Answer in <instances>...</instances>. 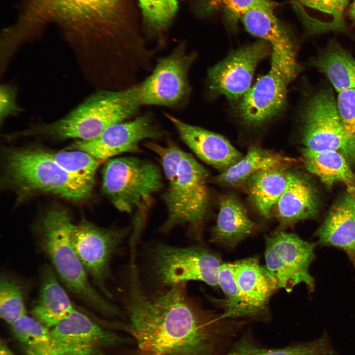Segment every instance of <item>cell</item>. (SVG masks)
I'll use <instances>...</instances> for the list:
<instances>
[{"instance_id": "6da1fadb", "label": "cell", "mask_w": 355, "mask_h": 355, "mask_svg": "<svg viewBox=\"0 0 355 355\" xmlns=\"http://www.w3.org/2000/svg\"><path fill=\"white\" fill-rule=\"evenodd\" d=\"M126 272L121 291L125 322L115 324L133 337L138 355H226L245 325L201 308L188 295L186 283L150 292L136 262Z\"/></svg>"}, {"instance_id": "7a4b0ae2", "label": "cell", "mask_w": 355, "mask_h": 355, "mask_svg": "<svg viewBox=\"0 0 355 355\" xmlns=\"http://www.w3.org/2000/svg\"><path fill=\"white\" fill-rule=\"evenodd\" d=\"M15 35L25 39L49 23L64 31L79 59L118 56L127 48L119 42L122 0H25Z\"/></svg>"}, {"instance_id": "3957f363", "label": "cell", "mask_w": 355, "mask_h": 355, "mask_svg": "<svg viewBox=\"0 0 355 355\" xmlns=\"http://www.w3.org/2000/svg\"><path fill=\"white\" fill-rule=\"evenodd\" d=\"M146 146L160 158L168 182L163 197L168 215L161 232L168 233L182 226L200 240L210 202L208 172L173 142L166 145L149 142Z\"/></svg>"}, {"instance_id": "277c9868", "label": "cell", "mask_w": 355, "mask_h": 355, "mask_svg": "<svg viewBox=\"0 0 355 355\" xmlns=\"http://www.w3.org/2000/svg\"><path fill=\"white\" fill-rule=\"evenodd\" d=\"M73 225L71 217L65 210L53 209L47 212L36 228L39 248L51 262L64 286L74 296L103 315L122 317V311L91 285L72 245Z\"/></svg>"}, {"instance_id": "5b68a950", "label": "cell", "mask_w": 355, "mask_h": 355, "mask_svg": "<svg viewBox=\"0 0 355 355\" xmlns=\"http://www.w3.org/2000/svg\"><path fill=\"white\" fill-rule=\"evenodd\" d=\"M141 106L135 85L119 90L102 89L62 118L35 125L17 135L58 140H90L111 125L133 117Z\"/></svg>"}, {"instance_id": "8992f818", "label": "cell", "mask_w": 355, "mask_h": 355, "mask_svg": "<svg viewBox=\"0 0 355 355\" xmlns=\"http://www.w3.org/2000/svg\"><path fill=\"white\" fill-rule=\"evenodd\" d=\"M3 166L5 182L23 195L47 193L80 201L92 193L93 188L70 176L54 161L51 152L42 149H7Z\"/></svg>"}, {"instance_id": "52a82bcc", "label": "cell", "mask_w": 355, "mask_h": 355, "mask_svg": "<svg viewBox=\"0 0 355 355\" xmlns=\"http://www.w3.org/2000/svg\"><path fill=\"white\" fill-rule=\"evenodd\" d=\"M163 185L159 167L138 158H111L103 168V191L121 212L145 210Z\"/></svg>"}, {"instance_id": "ba28073f", "label": "cell", "mask_w": 355, "mask_h": 355, "mask_svg": "<svg viewBox=\"0 0 355 355\" xmlns=\"http://www.w3.org/2000/svg\"><path fill=\"white\" fill-rule=\"evenodd\" d=\"M149 256L151 270L163 287L189 281L218 285L221 260L216 253L205 247L158 244L151 248Z\"/></svg>"}, {"instance_id": "9c48e42d", "label": "cell", "mask_w": 355, "mask_h": 355, "mask_svg": "<svg viewBox=\"0 0 355 355\" xmlns=\"http://www.w3.org/2000/svg\"><path fill=\"white\" fill-rule=\"evenodd\" d=\"M301 138L308 149L335 150L355 161V148L345 132L332 89H320L311 95L301 110Z\"/></svg>"}, {"instance_id": "30bf717a", "label": "cell", "mask_w": 355, "mask_h": 355, "mask_svg": "<svg viewBox=\"0 0 355 355\" xmlns=\"http://www.w3.org/2000/svg\"><path fill=\"white\" fill-rule=\"evenodd\" d=\"M197 56L194 52L188 53L185 44L180 43L158 59L152 73L135 84L141 106H185L191 94L188 73Z\"/></svg>"}, {"instance_id": "8fae6325", "label": "cell", "mask_w": 355, "mask_h": 355, "mask_svg": "<svg viewBox=\"0 0 355 355\" xmlns=\"http://www.w3.org/2000/svg\"><path fill=\"white\" fill-rule=\"evenodd\" d=\"M130 229H106L82 219L71 231L72 246L94 283L109 300L114 296L107 283L112 279L110 261Z\"/></svg>"}, {"instance_id": "7c38bea8", "label": "cell", "mask_w": 355, "mask_h": 355, "mask_svg": "<svg viewBox=\"0 0 355 355\" xmlns=\"http://www.w3.org/2000/svg\"><path fill=\"white\" fill-rule=\"evenodd\" d=\"M265 267L276 281L278 288L290 292L304 283L309 290L314 288V279L309 266L315 258L316 244L304 241L296 234L280 230L266 238Z\"/></svg>"}, {"instance_id": "4fadbf2b", "label": "cell", "mask_w": 355, "mask_h": 355, "mask_svg": "<svg viewBox=\"0 0 355 355\" xmlns=\"http://www.w3.org/2000/svg\"><path fill=\"white\" fill-rule=\"evenodd\" d=\"M292 80L280 62L271 59L269 71L237 102L236 112L241 122L258 128L279 116L286 106V88Z\"/></svg>"}, {"instance_id": "5bb4252c", "label": "cell", "mask_w": 355, "mask_h": 355, "mask_svg": "<svg viewBox=\"0 0 355 355\" xmlns=\"http://www.w3.org/2000/svg\"><path fill=\"white\" fill-rule=\"evenodd\" d=\"M270 44L259 40L231 51L223 60L209 69L208 88L213 95L238 102L251 87L258 64L271 54Z\"/></svg>"}, {"instance_id": "9a60e30c", "label": "cell", "mask_w": 355, "mask_h": 355, "mask_svg": "<svg viewBox=\"0 0 355 355\" xmlns=\"http://www.w3.org/2000/svg\"><path fill=\"white\" fill-rule=\"evenodd\" d=\"M161 134L152 115L145 113L113 124L93 139L77 140L69 148L85 151L103 162L121 153L140 152L142 141L157 139Z\"/></svg>"}, {"instance_id": "2e32d148", "label": "cell", "mask_w": 355, "mask_h": 355, "mask_svg": "<svg viewBox=\"0 0 355 355\" xmlns=\"http://www.w3.org/2000/svg\"><path fill=\"white\" fill-rule=\"evenodd\" d=\"M51 331L65 355H106L105 349L126 342L75 309Z\"/></svg>"}, {"instance_id": "e0dca14e", "label": "cell", "mask_w": 355, "mask_h": 355, "mask_svg": "<svg viewBox=\"0 0 355 355\" xmlns=\"http://www.w3.org/2000/svg\"><path fill=\"white\" fill-rule=\"evenodd\" d=\"M233 264L243 318L265 320L268 316L269 299L278 288L276 281L256 257L237 260Z\"/></svg>"}, {"instance_id": "ac0fdd59", "label": "cell", "mask_w": 355, "mask_h": 355, "mask_svg": "<svg viewBox=\"0 0 355 355\" xmlns=\"http://www.w3.org/2000/svg\"><path fill=\"white\" fill-rule=\"evenodd\" d=\"M182 141L204 162L221 172L238 162L243 154L226 138L202 127L184 122L167 112Z\"/></svg>"}, {"instance_id": "d6986e66", "label": "cell", "mask_w": 355, "mask_h": 355, "mask_svg": "<svg viewBox=\"0 0 355 355\" xmlns=\"http://www.w3.org/2000/svg\"><path fill=\"white\" fill-rule=\"evenodd\" d=\"M274 207L282 228L314 217L318 213L317 199L312 187L299 174L289 169L285 188Z\"/></svg>"}, {"instance_id": "ffe728a7", "label": "cell", "mask_w": 355, "mask_h": 355, "mask_svg": "<svg viewBox=\"0 0 355 355\" xmlns=\"http://www.w3.org/2000/svg\"><path fill=\"white\" fill-rule=\"evenodd\" d=\"M349 0H293L292 5L306 34L329 32L350 34L344 17Z\"/></svg>"}, {"instance_id": "44dd1931", "label": "cell", "mask_w": 355, "mask_h": 355, "mask_svg": "<svg viewBox=\"0 0 355 355\" xmlns=\"http://www.w3.org/2000/svg\"><path fill=\"white\" fill-rule=\"evenodd\" d=\"M57 276L50 266L41 268L39 293L31 311L35 318L48 328L56 326L75 309Z\"/></svg>"}, {"instance_id": "7402d4cb", "label": "cell", "mask_w": 355, "mask_h": 355, "mask_svg": "<svg viewBox=\"0 0 355 355\" xmlns=\"http://www.w3.org/2000/svg\"><path fill=\"white\" fill-rule=\"evenodd\" d=\"M272 9L256 8L244 13L241 19L251 35L268 42L271 51L289 64L300 67L296 60V45L291 34L277 19Z\"/></svg>"}, {"instance_id": "603a6c76", "label": "cell", "mask_w": 355, "mask_h": 355, "mask_svg": "<svg viewBox=\"0 0 355 355\" xmlns=\"http://www.w3.org/2000/svg\"><path fill=\"white\" fill-rule=\"evenodd\" d=\"M255 229V224L236 196L226 194L220 197L216 222L212 231V242L232 248Z\"/></svg>"}, {"instance_id": "cb8c5ba5", "label": "cell", "mask_w": 355, "mask_h": 355, "mask_svg": "<svg viewBox=\"0 0 355 355\" xmlns=\"http://www.w3.org/2000/svg\"><path fill=\"white\" fill-rule=\"evenodd\" d=\"M324 74L338 93L355 88V59L335 39H330L310 61Z\"/></svg>"}, {"instance_id": "d4e9b609", "label": "cell", "mask_w": 355, "mask_h": 355, "mask_svg": "<svg viewBox=\"0 0 355 355\" xmlns=\"http://www.w3.org/2000/svg\"><path fill=\"white\" fill-rule=\"evenodd\" d=\"M316 234L320 244L344 250L355 268V214L345 197L332 208Z\"/></svg>"}, {"instance_id": "484cf974", "label": "cell", "mask_w": 355, "mask_h": 355, "mask_svg": "<svg viewBox=\"0 0 355 355\" xmlns=\"http://www.w3.org/2000/svg\"><path fill=\"white\" fill-rule=\"evenodd\" d=\"M302 155L306 170L318 177L327 187L341 182L347 187L348 192L355 190V174L346 158L340 152L316 151L304 147Z\"/></svg>"}, {"instance_id": "4316f807", "label": "cell", "mask_w": 355, "mask_h": 355, "mask_svg": "<svg viewBox=\"0 0 355 355\" xmlns=\"http://www.w3.org/2000/svg\"><path fill=\"white\" fill-rule=\"evenodd\" d=\"M336 351L325 333L310 341L281 348L260 346L251 332L248 331L235 341L226 355H336Z\"/></svg>"}, {"instance_id": "83f0119b", "label": "cell", "mask_w": 355, "mask_h": 355, "mask_svg": "<svg viewBox=\"0 0 355 355\" xmlns=\"http://www.w3.org/2000/svg\"><path fill=\"white\" fill-rule=\"evenodd\" d=\"M293 162L291 158L252 146L245 156L217 175L214 180L223 185L238 186L246 183L250 176L257 172L273 168L289 167Z\"/></svg>"}, {"instance_id": "f1b7e54d", "label": "cell", "mask_w": 355, "mask_h": 355, "mask_svg": "<svg viewBox=\"0 0 355 355\" xmlns=\"http://www.w3.org/2000/svg\"><path fill=\"white\" fill-rule=\"evenodd\" d=\"M289 167L267 169L257 172L246 181L249 199L258 213L268 218L283 192Z\"/></svg>"}, {"instance_id": "f546056e", "label": "cell", "mask_w": 355, "mask_h": 355, "mask_svg": "<svg viewBox=\"0 0 355 355\" xmlns=\"http://www.w3.org/2000/svg\"><path fill=\"white\" fill-rule=\"evenodd\" d=\"M11 325L25 355H65L51 331L35 318L26 314Z\"/></svg>"}, {"instance_id": "4dcf8cb0", "label": "cell", "mask_w": 355, "mask_h": 355, "mask_svg": "<svg viewBox=\"0 0 355 355\" xmlns=\"http://www.w3.org/2000/svg\"><path fill=\"white\" fill-rule=\"evenodd\" d=\"M51 154L54 161L70 176L93 188L95 174L102 160L79 150L71 149Z\"/></svg>"}, {"instance_id": "1f68e13d", "label": "cell", "mask_w": 355, "mask_h": 355, "mask_svg": "<svg viewBox=\"0 0 355 355\" xmlns=\"http://www.w3.org/2000/svg\"><path fill=\"white\" fill-rule=\"evenodd\" d=\"M27 314L23 288L14 278L3 273L0 278V316L11 324Z\"/></svg>"}, {"instance_id": "d6a6232c", "label": "cell", "mask_w": 355, "mask_h": 355, "mask_svg": "<svg viewBox=\"0 0 355 355\" xmlns=\"http://www.w3.org/2000/svg\"><path fill=\"white\" fill-rule=\"evenodd\" d=\"M217 283L226 296L223 304L225 311L222 317L230 319L243 318L242 302L235 279L233 263L221 264L218 270Z\"/></svg>"}, {"instance_id": "836d02e7", "label": "cell", "mask_w": 355, "mask_h": 355, "mask_svg": "<svg viewBox=\"0 0 355 355\" xmlns=\"http://www.w3.org/2000/svg\"><path fill=\"white\" fill-rule=\"evenodd\" d=\"M144 20L153 33L164 31L178 8L177 0H138Z\"/></svg>"}, {"instance_id": "e575fe53", "label": "cell", "mask_w": 355, "mask_h": 355, "mask_svg": "<svg viewBox=\"0 0 355 355\" xmlns=\"http://www.w3.org/2000/svg\"><path fill=\"white\" fill-rule=\"evenodd\" d=\"M337 106L345 132L355 148V88L338 93Z\"/></svg>"}, {"instance_id": "d590c367", "label": "cell", "mask_w": 355, "mask_h": 355, "mask_svg": "<svg viewBox=\"0 0 355 355\" xmlns=\"http://www.w3.org/2000/svg\"><path fill=\"white\" fill-rule=\"evenodd\" d=\"M214 4L223 8L234 20L256 8L274 9L277 3L271 0H214Z\"/></svg>"}, {"instance_id": "8d00e7d4", "label": "cell", "mask_w": 355, "mask_h": 355, "mask_svg": "<svg viewBox=\"0 0 355 355\" xmlns=\"http://www.w3.org/2000/svg\"><path fill=\"white\" fill-rule=\"evenodd\" d=\"M16 92L14 87L3 84L0 87V119L2 123L7 117L16 115L20 111L16 103Z\"/></svg>"}, {"instance_id": "74e56055", "label": "cell", "mask_w": 355, "mask_h": 355, "mask_svg": "<svg viewBox=\"0 0 355 355\" xmlns=\"http://www.w3.org/2000/svg\"><path fill=\"white\" fill-rule=\"evenodd\" d=\"M348 17L352 21V24L355 26V0H353L352 3L347 10Z\"/></svg>"}, {"instance_id": "f35d334b", "label": "cell", "mask_w": 355, "mask_h": 355, "mask_svg": "<svg viewBox=\"0 0 355 355\" xmlns=\"http://www.w3.org/2000/svg\"><path fill=\"white\" fill-rule=\"evenodd\" d=\"M344 197L351 207L355 214V190L352 192H348Z\"/></svg>"}, {"instance_id": "ab89813d", "label": "cell", "mask_w": 355, "mask_h": 355, "mask_svg": "<svg viewBox=\"0 0 355 355\" xmlns=\"http://www.w3.org/2000/svg\"><path fill=\"white\" fill-rule=\"evenodd\" d=\"M0 355H15L4 342H0Z\"/></svg>"}]
</instances>
